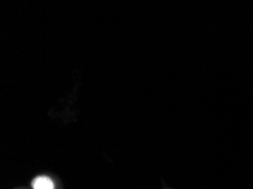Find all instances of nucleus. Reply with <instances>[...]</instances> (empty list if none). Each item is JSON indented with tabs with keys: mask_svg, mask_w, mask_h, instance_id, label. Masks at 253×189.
<instances>
[{
	"mask_svg": "<svg viewBox=\"0 0 253 189\" xmlns=\"http://www.w3.org/2000/svg\"><path fill=\"white\" fill-rule=\"evenodd\" d=\"M33 189H55L53 183L48 177H38L32 183Z\"/></svg>",
	"mask_w": 253,
	"mask_h": 189,
	"instance_id": "f257e3e1",
	"label": "nucleus"
}]
</instances>
